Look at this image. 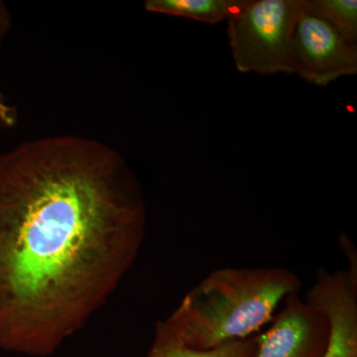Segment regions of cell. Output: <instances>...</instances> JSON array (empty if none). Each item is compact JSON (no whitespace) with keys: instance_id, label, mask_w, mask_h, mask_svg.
Here are the masks:
<instances>
[{"instance_id":"1","label":"cell","mask_w":357,"mask_h":357,"mask_svg":"<svg viewBox=\"0 0 357 357\" xmlns=\"http://www.w3.org/2000/svg\"><path fill=\"white\" fill-rule=\"evenodd\" d=\"M146 208L114 148L76 135L0 154V349L51 356L137 257Z\"/></svg>"},{"instance_id":"2","label":"cell","mask_w":357,"mask_h":357,"mask_svg":"<svg viewBox=\"0 0 357 357\" xmlns=\"http://www.w3.org/2000/svg\"><path fill=\"white\" fill-rule=\"evenodd\" d=\"M302 282L284 267H225L185 295L166 321L158 340L195 349H211L248 338L273 319L282 301L299 294Z\"/></svg>"},{"instance_id":"3","label":"cell","mask_w":357,"mask_h":357,"mask_svg":"<svg viewBox=\"0 0 357 357\" xmlns=\"http://www.w3.org/2000/svg\"><path fill=\"white\" fill-rule=\"evenodd\" d=\"M304 0H249L227 20L232 57L241 73L292 74L291 41Z\"/></svg>"},{"instance_id":"4","label":"cell","mask_w":357,"mask_h":357,"mask_svg":"<svg viewBox=\"0 0 357 357\" xmlns=\"http://www.w3.org/2000/svg\"><path fill=\"white\" fill-rule=\"evenodd\" d=\"M291 70L307 83L328 84L357 74V44L345 40L325 21L301 15L291 41Z\"/></svg>"},{"instance_id":"5","label":"cell","mask_w":357,"mask_h":357,"mask_svg":"<svg viewBox=\"0 0 357 357\" xmlns=\"http://www.w3.org/2000/svg\"><path fill=\"white\" fill-rule=\"evenodd\" d=\"M267 332L256 337L255 357H321L328 342V321L323 312L301 299H285Z\"/></svg>"},{"instance_id":"6","label":"cell","mask_w":357,"mask_h":357,"mask_svg":"<svg viewBox=\"0 0 357 357\" xmlns=\"http://www.w3.org/2000/svg\"><path fill=\"white\" fill-rule=\"evenodd\" d=\"M305 301L328 319L330 332L321 357H357V275L319 269Z\"/></svg>"},{"instance_id":"7","label":"cell","mask_w":357,"mask_h":357,"mask_svg":"<svg viewBox=\"0 0 357 357\" xmlns=\"http://www.w3.org/2000/svg\"><path fill=\"white\" fill-rule=\"evenodd\" d=\"M249 0H146L148 13L191 18L208 24H217L236 16Z\"/></svg>"},{"instance_id":"8","label":"cell","mask_w":357,"mask_h":357,"mask_svg":"<svg viewBox=\"0 0 357 357\" xmlns=\"http://www.w3.org/2000/svg\"><path fill=\"white\" fill-rule=\"evenodd\" d=\"M304 11L325 21L347 41L357 44L356 0H304Z\"/></svg>"},{"instance_id":"9","label":"cell","mask_w":357,"mask_h":357,"mask_svg":"<svg viewBox=\"0 0 357 357\" xmlns=\"http://www.w3.org/2000/svg\"><path fill=\"white\" fill-rule=\"evenodd\" d=\"M256 337L234 340L211 349H195L155 338L151 357H255Z\"/></svg>"},{"instance_id":"10","label":"cell","mask_w":357,"mask_h":357,"mask_svg":"<svg viewBox=\"0 0 357 357\" xmlns=\"http://www.w3.org/2000/svg\"><path fill=\"white\" fill-rule=\"evenodd\" d=\"M17 114L14 107H10L0 93V126L4 128H11L15 126Z\"/></svg>"},{"instance_id":"11","label":"cell","mask_w":357,"mask_h":357,"mask_svg":"<svg viewBox=\"0 0 357 357\" xmlns=\"http://www.w3.org/2000/svg\"><path fill=\"white\" fill-rule=\"evenodd\" d=\"M11 27V16L3 1H0V47Z\"/></svg>"},{"instance_id":"12","label":"cell","mask_w":357,"mask_h":357,"mask_svg":"<svg viewBox=\"0 0 357 357\" xmlns=\"http://www.w3.org/2000/svg\"><path fill=\"white\" fill-rule=\"evenodd\" d=\"M340 244H342L345 255H349V265H351L349 271L357 275L356 252H354V251L356 250H354V245H352L351 241H349L347 234H342V236H340Z\"/></svg>"},{"instance_id":"13","label":"cell","mask_w":357,"mask_h":357,"mask_svg":"<svg viewBox=\"0 0 357 357\" xmlns=\"http://www.w3.org/2000/svg\"><path fill=\"white\" fill-rule=\"evenodd\" d=\"M148 357H151V356H148Z\"/></svg>"}]
</instances>
